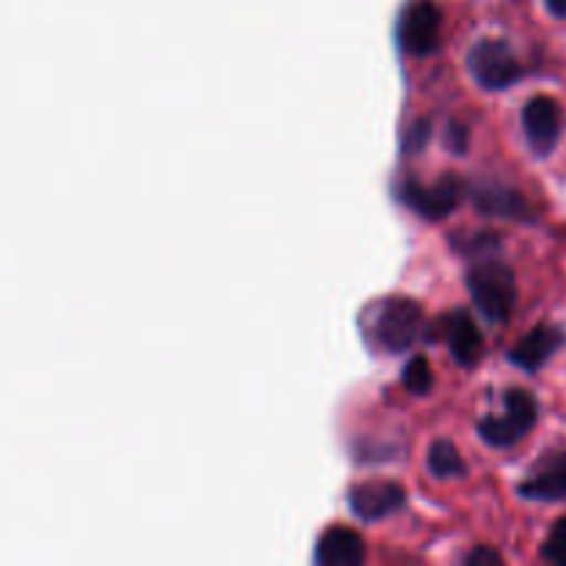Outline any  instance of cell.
<instances>
[{"label":"cell","mask_w":566,"mask_h":566,"mask_svg":"<svg viewBox=\"0 0 566 566\" xmlns=\"http://www.w3.org/2000/svg\"><path fill=\"white\" fill-rule=\"evenodd\" d=\"M468 291L475 307L490 324H503L512 318L514 302H517V285L509 265L501 260H481L468 271Z\"/></svg>","instance_id":"1"},{"label":"cell","mask_w":566,"mask_h":566,"mask_svg":"<svg viewBox=\"0 0 566 566\" xmlns=\"http://www.w3.org/2000/svg\"><path fill=\"white\" fill-rule=\"evenodd\" d=\"M423 332V307L409 296H392L381 304L376 315L374 335L385 352L398 354L415 346V340Z\"/></svg>","instance_id":"2"},{"label":"cell","mask_w":566,"mask_h":566,"mask_svg":"<svg viewBox=\"0 0 566 566\" xmlns=\"http://www.w3.org/2000/svg\"><path fill=\"white\" fill-rule=\"evenodd\" d=\"M468 70L479 81V86L490 88V92H501V88L514 86L523 77V64L512 53V48L506 42H501V39H481L470 50Z\"/></svg>","instance_id":"3"},{"label":"cell","mask_w":566,"mask_h":566,"mask_svg":"<svg viewBox=\"0 0 566 566\" xmlns=\"http://www.w3.org/2000/svg\"><path fill=\"white\" fill-rule=\"evenodd\" d=\"M503 401H506V415L503 418H484L479 426L481 440L495 448H509L523 440L534 429L536 412H539L536 398L528 390H520V387L509 390Z\"/></svg>","instance_id":"4"},{"label":"cell","mask_w":566,"mask_h":566,"mask_svg":"<svg viewBox=\"0 0 566 566\" xmlns=\"http://www.w3.org/2000/svg\"><path fill=\"white\" fill-rule=\"evenodd\" d=\"M442 14L431 0H415L398 22V42L409 55H431L440 48Z\"/></svg>","instance_id":"5"},{"label":"cell","mask_w":566,"mask_h":566,"mask_svg":"<svg viewBox=\"0 0 566 566\" xmlns=\"http://www.w3.org/2000/svg\"><path fill=\"white\" fill-rule=\"evenodd\" d=\"M523 130L536 155H551L562 136V105L547 94H536L523 108Z\"/></svg>","instance_id":"6"},{"label":"cell","mask_w":566,"mask_h":566,"mask_svg":"<svg viewBox=\"0 0 566 566\" xmlns=\"http://www.w3.org/2000/svg\"><path fill=\"white\" fill-rule=\"evenodd\" d=\"M401 199L426 219H446L462 199V186L453 175L440 177L434 186H420V182L407 180L401 186Z\"/></svg>","instance_id":"7"},{"label":"cell","mask_w":566,"mask_h":566,"mask_svg":"<svg viewBox=\"0 0 566 566\" xmlns=\"http://www.w3.org/2000/svg\"><path fill=\"white\" fill-rule=\"evenodd\" d=\"M403 497H407V492L396 481H368V484H359L348 492V503L359 520L387 517L403 506Z\"/></svg>","instance_id":"8"},{"label":"cell","mask_w":566,"mask_h":566,"mask_svg":"<svg viewBox=\"0 0 566 566\" xmlns=\"http://www.w3.org/2000/svg\"><path fill=\"white\" fill-rule=\"evenodd\" d=\"M564 332L556 329V326H536V329H531L528 335L514 346L509 359H512L517 368L536 374L547 359L556 357V352L564 346Z\"/></svg>","instance_id":"9"},{"label":"cell","mask_w":566,"mask_h":566,"mask_svg":"<svg viewBox=\"0 0 566 566\" xmlns=\"http://www.w3.org/2000/svg\"><path fill=\"white\" fill-rule=\"evenodd\" d=\"M315 562L321 566H359L365 562L363 536L352 528H329L318 539L315 547Z\"/></svg>","instance_id":"10"},{"label":"cell","mask_w":566,"mask_h":566,"mask_svg":"<svg viewBox=\"0 0 566 566\" xmlns=\"http://www.w3.org/2000/svg\"><path fill=\"white\" fill-rule=\"evenodd\" d=\"M520 495L528 501H545L556 503L566 501V453L564 457H553L520 486Z\"/></svg>","instance_id":"11"},{"label":"cell","mask_w":566,"mask_h":566,"mask_svg":"<svg viewBox=\"0 0 566 566\" xmlns=\"http://www.w3.org/2000/svg\"><path fill=\"white\" fill-rule=\"evenodd\" d=\"M446 337L457 363L462 365L479 363L481 352H484V337H481L479 326L473 324V318H470L468 313H453L451 318H448Z\"/></svg>","instance_id":"12"},{"label":"cell","mask_w":566,"mask_h":566,"mask_svg":"<svg viewBox=\"0 0 566 566\" xmlns=\"http://www.w3.org/2000/svg\"><path fill=\"white\" fill-rule=\"evenodd\" d=\"M429 470L437 479H453V475H464L468 468H464L462 457L451 440H437L429 448Z\"/></svg>","instance_id":"13"},{"label":"cell","mask_w":566,"mask_h":566,"mask_svg":"<svg viewBox=\"0 0 566 566\" xmlns=\"http://www.w3.org/2000/svg\"><path fill=\"white\" fill-rule=\"evenodd\" d=\"M475 205H479L484 213L492 216H520V210H525L523 199L512 191H479L475 193Z\"/></svg>","instance_id":"14"},{"label":"cell","mask_w":566,"mask_h":566,"mask_svg":"<svg viewBox=\"0 0 566 566\" xmlns=\"http://www.w3.org/2000/svg\"><path fill=\"white\" fill-rule=\"evenodd\" d=\"M403 385H407L409 392H415V396H426V392L431 390V385H434V374H431L429 368V359L426 357H412L407 363V368H403Z\"/></svg>","instance_id":"15"},{"label":"cell","mask_w":566,"mask_h":566,"mask_svg":"<svg viewBox=\"0 0 566 566\" xmlns=\"http://www.w3.org/2000/svg\"><path fill=\"white\" fill-rule=\"evenodd\" d=\"M542 556H545L551 564L566 566V517H562L556 525H553L551 536H547L545 547H542Z\"/></svg>","instance_id":"16"},{"label":"cell","mask_w":566,"mask_h":566,"mask_svg":"<svg viewBox=\"0 0 566 566\" xmlns=\"http://www.w3.org/2000/svg\"><path fill=\"white\" fill-rule=\"evenodd\" d=\"M431 138V125L426 119L415 122L412 127L407 130V136H403V153H420V149L429 144Z\"/></svg>","instance_id":"17"},{"label":"cell","mask_w":566,"mask_h":566,"mask_svg":"<svg viewBox=\"0 0 566 566\" xmlns=\"http://www.w3.org/2000/svg\"><path fill=\"white\" fill-rule=\"evenodd\" d=\"M464 562H468V566H501L503 556L492 551V547H475Z\"/></svg>","instance_id":"18"},{"label":"cell","mask_w":566,"mask_h":566,"mask_svg":"<svg viewBox=\"0 0 566 566\" xmlns=\"http://www.w3.org/2000/svg\"><path fill=\"white\" fill-rule=\"evenodd\" d=\"M448 147H451L457 155L468 149V130H464L459 122H451V127H448Z\"/></svg>","instance_id":"19"},{"label":"cell","mask_w":566,"mask_h":566,"mask_svg":"<svg viewBox=\"0 0 566 566\" xmlns=\"http://www.w3.org/2000/svg\"><path fill=\"white\" fill-rule=\"evenodd\" d=\"M545 3L556 17H566V0H545Z\"/></svg>","instance_id":"20"}]
</instances>
